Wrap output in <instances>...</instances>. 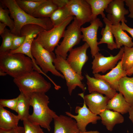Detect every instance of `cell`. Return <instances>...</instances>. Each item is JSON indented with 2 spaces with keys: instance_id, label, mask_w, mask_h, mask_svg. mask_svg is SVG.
Here are the masks:
<instances>
[{
  "instance_id": "6da1fadb",
  "label": "cell",
  "mask_w": 133,
  "mask_h": 133,
  "mask_svg": "<svg viewBox=\"0 0 133 133\" xmlns=\"http://www.w3.org/2000/svg\"><path fill=\"white\" fill-rule=\"evenodd\" d=\"M30 104L33 108L32 114L28 119L33 124L40 125L50 132V124L57 115L48 106L49 98L45 93L36 92L30 95Z\"/></svg>"
},
{
  "instance_id": "7a4b0ae2",
  "label": "cell",
  "mask_w": 133,
  "mask_h": 133,
  "mask_svg": "<svg viewBox=\"0 0 133 133\" xmlns=\"http://www.w3.org/2000/svg\"><path fill=\"white\" fill-rule=\"evenodd\" d=\"M0 2L3 8L9 9L10 16L14 19L15 26L11 32L14 35L20 36L21 28L28 24H37L47 30L54 27L50 18H37L33 17L20 8L16 0H0Z\"/></svg>"
},
{
  "instance_id": "3957f363",
  "label": "cell",
  "mask_w": 133,
  "mask_h": 133,
  "mask_svg": "<svg viewBox=\"0 0 133 133\" xmlns=\"http://www.w3.org/2000/svg\"><path fill=\"white\" fill-rule=\"evenodd\" d=\"M0 52V68L14 78L34 70L32 60L23 54Z\"/></svg>"
},
{
  "instance_id": "277c9868",
  "label": "cell",
  "mask_w": 133,
  "mask_h": 133,
  "mask_svg": "<svg viewBox=\"0 0 133 133\" xmlns=\"http://www.w3.org/2000/svg\"><path fill=\"white\" fill-rule=\"evenodd\" d=\"M40 73L33 71L14 78L13 81L20 92L29 96L36 92L46 93L50 89L51 85Z\"/></svg>"
},
{
  "instance_id": "5b68a950",
  "label": "cell",
  "mask_w": 133,
  "mask_h": 133,
  "mask_svg": "<svg viewBox=\"0 0 133 133\" xmlns=\"http://www.w3.org/2000/svg\"><path fill=\"white\" fill-rule=\"evenodd\" d=\"M74 17L71 16L62 23L54 26L49 30H44L38 34L34 40L43 48L50 52H52L59 45L61 39L63 37L66 28Z\"/></svg>"
},
{
  "instance_id": "8992f818",
  "label": "cell",
  "mask_w": 133,
  "mask_h": 133,
  "mask_svg": "<svg viewBox=\"0 0 133 133\" xmlns=\"http://www.w3.org/2000/svg\"><path fill=\"white\" fill-rule=\"evenodd\" d=\"M81 33V28L74 17L73 21L65 31L62 41L55 50L56 54L66 59L68 52L80 42L82 38Z\"/></svg>"
},
{
  "instance_id": "52a82bcc",
  "label": "cell",
  "mask_w": 133,
  "mask_h": 133,
  "mask_svg": "<svg viewBox=\"0 0 133 133\" xmlns=\"http://www.w3.org/2000/svg\"><path fill=\"white\" fill-rule=\"evenodd\" d=\"M31 52L36 64L40 66L44 73L46 74L50 72L56 76L65 79L63 75L56 69L54 65L56 55L53 52L46 50L34 40L32 44Z\"/></svg>"
},
{
  "instance_id": "ba28073f",
  "label": "cell",
  "mask_w": 133,
  "mask_h": 133,
  "mask_svg": "<svg viewBox=\"0 0 133 133\" xmlns=\"http://www.w3.org/2000/svg\"><path fill=\"white\" fill-rule=\"evenodd\" d=\"M56 55L53 63L56 69L60 71L64 76L69 95H71L73 90L77 86L84 91L86 88L81 81L83 79L72 69L66 59L59 55Z\"/></svg>"
},
{
  "instance_id": "9c48e42d",
  "label": "cell",
  "mask_w": 133,
  "mask_h": 133,
  "mask_svg": "<svg viewBox=\"0 0 133 133\" xmlns=\"http://www.w3.org/2000/svg\"><path fill=\"white\" fill-rule=\"evenodd\" d=\"M66 6L71 15L76 18L80 27L92 20L91 8L86 0H69Z\"/></svg>"
},
{
  "instance_id": "30bf717a",
  "label": "cell",
  "mask_w": 133,
  "mask_h": 133,
  "mask_svg": "<svg viewBox=\"0 0 133 133\" xmlns=\"http://www.w3.org/2000/svg\"><path fill=\"white\" fill-rule=\"evenodd\" d=\"M44 30L41 26L36 24H30L24 26L20 31V36H25V40L21 46L13 52L23 54L32 58L31 48L33 41L39 33Z\"/></svg>"
},
{
  "instance_id": "8fae6325",
  "label": "cell",
  "mask_w": 133,
  "mask_h": 133,
  "mask_svg": "<svg viewBox=\"0 0 133 133\" xmlns=\"http://www.w3.org/2000/svg\"><path fill=\"white\" fill-rule=\"evenodd\" d=\"M124 53L123 47L121 48L118 53L113 56L105 57L101 53H98L94 56L92 62V73L94 74L100 72L104 73L112 69L116 66L118 61L121 60Z\"/></svg>"
},
{
  "instance_id": "7c38bea8",
  "label": "cell",
  "mask_w": 133,
  "mask_h": 133,
  "mask_svg": "<svg viewBox=\"0 0 133 133\" xmlns=\"http://www.w3.org/2000/svg\"><path fill=\"white\" fill-rule=\"evenodd\" d=\"M90 22L89 26L86 27H82L81 30L82 33V40L89 45L92 57L94 58L100 50L97 41V32L99 27H103V24L100 19L97 18L92 20Z\"/></svg>"
},
{
  "instance_id": "4fadbf2b",
  "label": "cell",
  "mask_w": 133,
  "mask_h": 133,
  "mask_svg": "<svg viewBox=\"0 0 133 133\" xmlns=\"http://www.w3.org/2000/svg\"><path fill=\"white\" fill-rule=\"evenodd\" d=\"M89 47L85 42L81 46L72 49L66 59L71 67L83 80L84 77L82 75V69L88 59L86 51Z\"/></svg>"
},
{
  "instance_id": "5bb4252c",
  "label": "cell",
  "mask_w": 133,
  "mask_h": 133,
  "mask_svg": "<svg viewBox=\"0 0 133 133\" xmlns=\"http://www.w3.org/2000/svg\"><path fill=\"white\" fill-rule=\"evenodd\" d=\"M82 107L76 106L75 112L77 115H75L68 112L65 113L68 116L73 118L76 121L80 132L86 131V128L89 123L96 124L98 120L101 119L100 116L92 113L86 106L84 101Z\"/></svg>"
},
{
  "instance_id": "9a60e30c",
  "label": "cell",
  "mask_w": 133,
  "mask_h": 133,
  "mask_svg": "<svg viewBox=\"0 0 133 133\" xmlns=\"http://www.w3.org/2000/svg\"><path fill=\"white\" fill-rule=\"evenodd\" d=\"M124 0H112L105 10L108 13L107 18L112 25H118L122 20L127 22L125 16L129 14V12L124 7Z\"/></svg>"
},
{
  "instance_id": "2e32d148",
  "label": "cell",
  "mask_w": 133,
  "mask_h": 133,
  "mask_svg": "<svg viewBox=\"0 0 133 133\" xmlns=\"http://www.w3.org/2000/svg\"><path fill=\"white\" fill-rule=\"evenodd\" d=\"M83 99L89 110L93 113L99 115L106 109L108 102L110 99L106 96L96 92L84 95L83 93L78 94Z\"/></svg>"
},
{
  "instance_id": "e0dca14e",
  "label": "cell",
  "mask_w": 133,
  "mask_h": 133,
  "mask_svg": "<svg viewBox=\"0 0 133 133\" xmlns=\"http://www.w3.org/2000/svg\"><path fill=\"white\" fill-rule=\"evenodd\" d=\"M85 76L89 93L96 92L104 94L110 99L117 93L110 84L103 80L90 77L87 74L85 75Z\"/></svg>"
},
{
  "instance_id": "ac0fdd59",
  "label": "cell",
  "mask_w": 133,
  "mask_h": 133,
  "mask_svg": "<svg viewBox=\"0 0 133 133\" xmlns=\"http://www.w3.org/2000/svg\"><path fill=\"white\" fill-rule=\"evenodd\" d=\"M53 133H79L80 131L75 119L63 115L53 119Z\"/></svg>"
},
{
  "instance_id": "d6986e66",
  "label": "cell",
  "mask_w": 133,
  "mask_h": 133,
  "mask_svg": "<svg viewBox=\"0 0 133 133\" xmlns=\"http://www.w3.org/2000/svg\"><path fill=\"white\" fill-rule=\"evenodd\" d=\"M94 75L95 78L101 79L107 82L113 89L118 91L120 79L127 76L126 71L122 68L121 60L118 62L115 67L106 74L101 75L97 73L94 74Z\"/></svg>"
},
{
  "instance_id": "ffe728a7",
  "label": "cell",
  "mask_w": 133,
  "mask_h": 133,
  "mask_svg": "<svg viewBox=\"0 0 133 133\" xmlns=\"http://www.w3.org/2000/svg\"><path fill=\"white\" fill-rule=\"evenodd\" d=\"M99 115L102 123L110 131H113L116 124L122 123L124 121V118L120 113L109 109H105Z\"/></svg>"
},
{
  "instance_id": "44dd1931",
  "label": "cell",
  "mask_w": 133,
  "mask_h": 133,
  "mask_svg": "<svg viewBox=\"0 0 133 133\" xmlns=\"http://www.w3.org/2000/svg\"><path fill=\"white\" fill-rule=\"evenodd\" d=\"M20 118L16 115L0 106V128L16 129L18 126Z\"/></svg>"
},
{
  "instance_id": "7402d4cb",
  "label": "cell",
  "mask_w": 133,
  "mask_h": 133,
  "mask_svg": "<svg viewBox=\"0 0 133 133\" xmlns=\"http://www.w3.org/2000/svg\"><path fill=\"white\" fill-rule=\"evenodd\" d=\"M131 107L122 95L119 92L118 93H117L114 97L110 99L106 109L112 110L124 114L128 112Z\"/></svg>"
},
{
  "instance_id": "603a6c76",
  "label": "cell",
  "mask_w": 133,
  "mask_h": 133,
  "mask_svg": "<svg viewBox=\"0 0 133 133\" xmlns=\"http://www.w3.org/2000/svg\"><path fill=\"white\" fill-rule=\"evenodd\" d=\"M121 24L116 25H112L111 27L113 36L115 39L116 43L117 49H120L123 46L129 48L133 47L132 38L121 28Z\"/></svg>"
},
{
  "instance_id": "cb8c5ba5",
  "label": "cell",
  "mask_w": 133,
  "mask_h": 133,
  "mask_svg": "<svg viewBox=\"0 0 133 133\" xmlns=\"http://www.w3.org/2000/svg\"><path fill=\"white\" fill-rule=\"evenodd\" d=\"M118 91L131 107H133V77L122 78L119 82Z\"/></svg>"
},
{
  "instance_id": "d4e9b609",
  "label": "cell",
  "mask_w": 133,
  "mask_h": 133,
  "mask_svg": "<svg viewBox=\"0 0 133 133\" xmlns=\"http://www.w3.org/2000/svg\"><path fill=\"white\" fill-rule=\"evenodd\" d=\"M103 20L105 24V27L102 28L101 30V34L102 37L98 42V44L106 43L108 48L110 50H112L117 49L116 44L114 40V36L111 29L112 24L106 17L103 18Z\"/></svg>"
},
{
  "instance_id": "484cf974",
  "label": "cell",
  "mask_w": 133,
  "mask_h": 133,
  "mask_svg": "<svg viewBox=\"0 0 133 133\" xmlns=\"http://www.w3.org/2000/svg\"><path fill=\"white\" fill-rule=\"evenodd\" d=\"M17 110L18 115L20 120L23 121L28 119L29 114L30 104V96L25 94L21 92L17 97Z\"/></svg>"
},
{
  "instance_id": "4316f807",
  "label": "cell",
  "mask_w": 133,
  "mask_h": 133,
  "mask_svg": "<svg viewBox=\"0 0 133 133\" xmlns=\"http://www.w3.org/2000/svg\"><path fill=\"white\" fill-rule=\"evenodd\" d=\"M58 8L52 0H45L40 5L32 16L37 18H50Z\"/></svg>"
},
{
  "instance_id": "83f0119b",
  "label": "cell",
  "mask_w": 133,
  "mask_h": 133,
  "mask_svg": "<svg viewBox=\"0 0 133 133\" xmlns=\"http://www.w3.org/2000/svg\"><path fill=\"white\" fill-rule=\"evenodd\" d=\"M90 5L92 13V20L101 15L103 18L105 17L104 12L112 0H86Z\"/></svg>"
},
{
  "instance_id": "f1b7e54d",
  "label": "cell",
  "mask_w": 133,
  "mask_h": 133,
  "mask_svg": "<svg viewBox=\"0 0 133 133\" xmlns=\"http://www.w3.org/2000/svg\"><path fill=\"white\" fill-rule=\"evenodd\" d=\"M72 16L66 5L58 8L53 13L50 18L54 26L59 25Z\"/></svg>"
},
{
  "instance_id": "f546056e",
  "label": "cell",
  "mask_w": 133,
  "mask_h": 133,
  "mask_svg": "<svg viewBox=\"0 0 133 133\" xmlns=\"http://www.w3.org/2000/svg\"><path fill=\"white\" fill-rule=\"evenodd\" d=\"M45 0H16L19 7L28 14L32 16L37 9Z\"/></svg>"
},
{
  "instance_id": "4dcf8cb0",
  "label": "cell",
  "mask_w": 133,
  "mask_h": 133,
  "mask_svg": "<svg viewBox=\"0 0 133 133\" xmlns=\"http://www.w3.org/2000/svg\"><path fill=\"white\" fill-rule=\"evenodd\" d=\"M2 38V42L0 47V52H4L11 50L14 35L11 30L6 28L3 32L0 34Z\"/></svg>"
},
{
  "instance_id": "1f68e13d",
  "label": "cell",
  "mask_w": 133,
  "mask_h": 133,
  "mask_svg": "<svg viewBox=\"0 0 133 133\" xmlns=\"http://www.w3.org/2000/svg\"><path fill=\"white\" fill-rule=\"evenodd\" d=\"M124 53L122 61L123 69L127 71L133 67V47H123Z\"/></svg>"
},
{
  "instance_id": "d6a6232c",
  "label": "cell",
  "mask_w": 133,
  "mask_h": 133,
  "mask_svg": "<svg viewBox=\"0 0 133 133\" xmlns=\"http://www.w3.org/2000/svg\"><path fill=\"white\" fill-rule=\"evenodd\" d=\"M10 12L8 8H4L1 4L0 5V22L5 24L8 26L12 31L15 26L14 20L12 19L9 16Z\"/></svg>"
},
{
  "instance_id": "836d02e7",
  "label": "cell",
  "mask_w": 133,
  "mask_h": 133,
  "mask_svg": "<svg viewBox=\"0 0 133 133\" xmlns=\"http://www.w3.org/2000/svg\"><path fill=\"white\" fill-rule=\"evenodd\" d=\"M23 121L24 133H44L40 125L33 124L28 119Z\"/></svg>"
},
{
  "instance_id": "e575fe53",
  "label": "cell",
  "mask_w": 133,
  "mask_h": 133,
  "mask_svg": "<svg viewBox=\"0 0 133 133\" xmlns=\"http://www.w3.org/2000/svg\"><path fill=\"white\" fill-rule=\"evenodd\" d=\"M18 98L11 99H1L0 106L3 107H6L15 111L17 113V102Z\"/></svg>"
},
{
  "instance_id": "d590c367",
  "label": "cell",
  "mask_w": 133,
  "mask_h": 133,
  "mask_svg": "<svg viewBox=\"0 0 133 133\" xmlns=\"http://www.w3.org/2000/svg\"><path fill=\"white\" fill-rule=\"evenodd\" d=\"M25 38V36H20L14 35L11 50H15L20 47L24 43Z\"/></svg>"
},
{
  "instance_id": "8d00e7d4",
  "label": "cell",
  "mask_w": 133,
  "mask_h": 133,
  "mask_svg": "<svg viewBox=\"0 0 133 133\" xmlns=\"http://www.w3.org/2000/svg\"><path fill=\"white\" fill-rule=\"evenodd\" d=\"M124 1L130 12L128 17L133 18V0H124Z\"/></svg>"
},
{
  "instance_id": "74e56055",
  "label": "cell",
  "mask_w": 133,
  "mask_h": 133,
  "mask_svg": "<svg viewBox=\"0 0 133 133\" xmlns=\"http://www.w3.org/2000/svg\"><path fill=\"white\" fill-rule=\"evenodd\" d=\"M121 28L123 30L129 33L133 39V28L128 27L125 23L124 20L121 21Z\"/></svg>"
},
{
  "instance_id": "f35d334b",
  "label": "cell",
  "mask_w": 133,
  "mask_h": 133,
  "mask_svg": "<svg viewBox=\"0 0 133 133\" xmlns=\"http://www.w3.org/2000/svg\"><path fill=\"white\" fill-rule=\"evenodd\" d=\"M57 8H61L66 5L69 0H52Z\"/></svg>"
},
{
  "instance_id": "ab89813d",
  "label": "cell",
  "mask_w": 133,
  "mask_h": 133,
  "mask_svg": "<svg viewBox=\"0 0 133 133\" xmlns=\"http://www.w3.org/2000/svg\"><path fill=\"white\" fill-rule=\"evenodd\" d=\"M15 129H4L0 128V133H16Z\"/></svg>"
},
{
  "instance_id": "60d3db41",
  "label": "cell",
  "mask_w": 133,
  "mask_h": 133,
  "mask_svg": "<svg viewBox=\"0 0 133 133\" xmlns=\"http://www.w3.org/2000/svg\"><path fill=\"white\" fill-rule=\"evenodd\" d=\"M129 118L133 123V107H131L128 111Z\"/></svg>"
},
{
  "instance_id": "b9f144b4",
  "label": "cell",
  "mask_w": 133,
  "mask_h": 133,
  "mask_svg": "<svg viewBox=\"0 0 133 133\" xmlns=\"http://www.w3.org/2000/svg\"><path fill=\"white\" fill-rule=\"evenodd\" d=\"M16 130V133H24V129L23 127L18 126Z\"/></svg>"
},
{
  "instance_id": "7bdbcfd3",
  "label": "cell",
  "mask_w": 133,
  "mask_h": 133,
  "mask_svg": "<svg viewBox=\"0 0 133 133\" xmlns=\"http://www.w3.org/2000/svg\"><path fill=\"white\" fill-rule=\"evenodd\" d=\"M6 25L0 22V34L2 33L6 28Z\"/></svg>"
},
{
  "instance_id": "ee69618b",
  "label": "cell",
  "mask_w": 133,
  "mask_h": 133,
  "mask_svg": "<svg viewBox=\"0 0 133 133\" xmlns=\"http://www.w3.org/2000/svg\"><path fill=\"white\" fill-rule=\"evenodd\" d=\"M127 75L131 76L133 74V67L129 70L126 71Z\"/></svg>"
},
{
  "instance_id": "f6af8a7d",
  "label": "cell",
  "mask_w": 133,
  "mask_h": 133,
  "mask_svg": "<svg viewBox=\"0 0 133 133\" xmlns=\"http://www.w3.org/2000/svg\"><path fill=\"white\" fill-rule=\"evenodd\" d=\"M7 74L6 72L1 69L0 68V76H5Z\"/></svg>"
},
{
  "instance_id": "bcb514c9",
  "label": "cell",
  "mask_w": 133,
  "mask_h": 133,
  "mask_svg": "<svg viewBox=\"0 0 133 133\" xmlns=\"http://www.w3.org/2000/svg\"><path fill=\"white\" fill-rule=\"evenodd\" d=\"M79 133H100L97 131H91L83 132H80Z\"/></svg>"
}]
</instances>
